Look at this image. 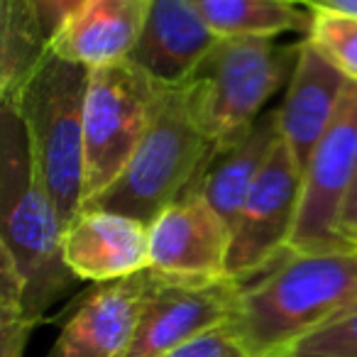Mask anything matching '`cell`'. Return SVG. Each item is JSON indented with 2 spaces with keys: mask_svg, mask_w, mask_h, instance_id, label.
Masks as SVG:
<instances>
[{
  "mask_svg": "<svg viewBox=\"0 0 357 357\" xmlns=\"http://www.w3.org/2000/svg\"><path fill=\"white\" fill-rule=\"evenodd\" d=\"M303 40L357 86V15L328 8H308V30Z\"/></svg>",
  "mask_w": 357,
  "mask_h": 357,
  "instance_id": "19",
  "label": "cell"
},
{
  "mask_svg": "<svg viewBox=\"0 0 357 357\" xmlns=\"http://www.w3.org/2000/svg\"><path fill=\"white\" fill-rule=\"evenodd\" d=\"M213 144L201 128L189 89H159L152 118L115 181L84 208H103L152 223L164 208L196 189L213 162Z\"/></svg>",
  "mask_w": 357,
  "mask_h": 357,
  "instance_id": "3",
  "label": "cell"
},
{
  "mask_svg": "<svg viewBox=\"0 0 357 357\" xmlns=\"http://www.w3.org/2000/svg\"><path fill=\"white\" fill-rule=\"evenodd\" d=\"M64 223L32 162L25 125L13 105H0V255L25 289L35 323L74 282L64 259Z\"/></svg>",
  "mask_w": 357,
  "mask_h": 357,
  "instance_id": "2",
  "label": "cell"
},
{
  "mask_svg": "<svg viewBox=\"0 0 357 357\" xmlns=\"http://www.w3.org/2000/svg\"><path fill=\"white\" fill-rule=\"evenodd\" d=\"M50 32L32 0H0V103H13L50 56Z\"/></svg>",
  "mask_w": 357,
  "mask_h": 357,
  "instance_id": "17",
  "label": "cell"
},
{
  "mask_svg": "<svg viewBox=\"0 0 357 357\" xmlns=\"http://www.w3.org/2000/svg\"><path fill=\"white\" fill-rule=\"evenodd\" d=\"M347 89L350 81L328 64L306 40H301L296 66L287 84L282 105L277 108L282 139L301 169L337 118Z\"/></svg>",
  "mask_w": 357,
  "mask_h": 357,
  "instance_id": "15",
  "label": "cell"
},
{
  "mask_svg": "<svg viewBox=\"0 0 357 357\" xmlns=\"http://www.w3.org/2000/svg\"><path fill=\"white\" fill-rule=\"evenodd\" d=\"M306 8H328V10H340L357 15V0H303Z\"/></svg>",
  "mask_w": 357,
  "mask_h": 357,
  "instance_id": "25",
  "label": "cell"
},
{
  "mask_svg": "<svg viewBox=\"0 0 357 357\" xmlns=\"http://www.w3.org/2000/svg\"><path fill=\"white\" fill-rule=\"evenodd\" d=\"M340 235H342V240H345V245L357 248V162H355V176H352L350 194H347V204H345V211H342Z\"/></svg>",
  "mask_w": 357,
  "mask_h": 357,
  "instance_id": "24",
  "label": "cell"
},
{
  "mask_svg": "<svg viewBox=\"0 0 357 357\" xmlns=\"http://www.w3.org/2000/svg\"><path fill=\"white\" fill-rule=\"evenodd\" d=\"M357 162V86L350 84L340 113L303 167L301 204L289 252L350 248L340 235L342 211Z\"/></svg>",
  "mask_w": 357,
  "mask_h": 357,
  "instance_id": "8",
  "label": "cell"
},
{
  "mask_svg": "<svg viewBox=\"0 0 357 357\" xmlns=\"http://www.w3.org/2000/svg\"><path fill=\"white\" fill-rule=\"evenodd\" d=\"M162 357H250V352L245 350L230 323H225V326H218L184 345H178L176 350Z\"/></svg>",
  "mask_w": 357,
  "mask_h": 357,
  "instance_id": "21",
  "label": "cell"
},
{
  "mask_svg": "<svg viewBox=\"0 0 357 357\" xmlns=\"http://www.w3.org/2000/svg\"><path fill=\"white\" fill-rule=\"evenodd\" d=\"M230 245V225L194 189L149 223V269L169 279H223Z\"/></svg>",
  "mask_w": 357,
  "mask_h": 357,
  "instance_id": "10",
  "label": "cell"
},
{
  "mask_svg": "<svg viewBox=\"0 0 357 357\" xmlns=\"http://www.w3.org/2000/svg\"><path fill=\"white\" fill-rule=\"evenodd\" d=\"M86 86L89 69L50 52L13 105L25 125L32 162L64 228L84 208Z\"/></svg>",
  "mask_w": 357,
  "mask_h": 357,
  "instance_id": "4",
  "label": "cell"
},
{
  "mask_svg": "<svg viewBox=\"0 0 357 357\" xmlns=\"http://www.w3.org/2000/svg\"><path fill=\"white\" fill-rule=\"evenodd\" d=\"M301 164L279 139L233 225L230 279L252 282L289 252L301 204Z\"/></svg>",
  "mask_w": 357,
  "mask_h": 357,
  "instance_id": "7",
  "label": "cell"
},
{
  "mask_svg": "<svg viewBox=\"0 0 357 357\" xmlns=\"http://www.w3.org/2000/svg\"><path fill=\"white\" fill-rule=\"evenodd\" d=\"M298 45L301 40L277 45L267 37H230L215 45L186 84L213 154L235 147L267 113L264 105L291 79Z\"/></svg>",
  "mask_w": 357,
  "mask_h": 357,
  "instance_id": "5",
  "label": "cell"
},
{
  "mask_svg": "<svg viewBox=\"0 0 357 357\" xmlns=\"http://www.w3.org/2000/svg\"><path fill=\"white\" fill-rule=\"evenodd\" d=\"M296 3H301V6H303V0H296Z\"/></svg>",
  "mask_w": 357,
  "mask_h": 357,
  "instance_id": "26",
  "label": "cell"
},
{
  "mask_svg": "<svg viewBox=\"0 0 357 357\" xmlns=\"http://www.w3.org/2000/svg\"><path fill=\"white\" fill-rule=\"evenodd\" d=\"M159 89L132 61L89 71L86 86L84 206L115 181L152 118Z\"/></svg>",
  "mask_w": 357,
  "mask_h": 357,
  "instance_id": "6",
  "label": "cell"
},
{
  "mask_svg": "<svg viewBox=\"0 0 357 357\" xmlns=\"http://www.w3.org/2000/svg\"><path fill=\"white\" fill-rule=\"evenodd\" d=\"M279 139H282V130H279V115L274 108L259 115L255 128L235 147L215 154L213 162L201 174L196 191L204 194V199L230 225V230Z\"/></svg>",
  "mask_w": 357,
  "mask_h": 357,
  "instance_id": "16",
  "label": "cell"
},
{
  "mask_svg": "<svg viewBox=\"0 0 357 357\" xmlns=\"http://www.w3.org/2000/svg\"><path fill=\"white\" fill-rule=\"evenodd\" d=\"M194 6L220 37H267L308 30V8L296 0H194Z\"/></svg>",
  "mask_w": 357,
  "mask_h": 357,
  "instance_id": "18",
  "label": "cell"
},
{
  "mask_svg": "<svg viewBox=\"0 0 357 357\" xmlns=\"http://www.w3.org/2000/svg\"><path fill=\"white\" fill-rule=\"evenodd\" d=\"M274 357H357V308L298 337Z\"/></svg>",
  "mask_w": 357,
  "mask_h": 357,
  "instance_id": "20",
  "label": "cell"
},
{
  "mask_svg": "<svg viewBox=\"0 0 357 357\" xmlns=\"http://www.w3.org/2000/svg\"><path fill=\"white\" fill-rule=\"evenodd\" d=\"M64 259L76 279L118 282L149 269V225L132 215L81 208L64 230Z\"/></svg>",
  "mask_w": 357,
  "mask_h": 357,
  "instance_id": "13",
  "label": "cell"
},
{
  "mask_svg": "<svg viewBox=\"0 0 357 357\" xmlns=\"http://www.w3.org/2000/svg\"><path fill=\"white\" fill-rule=\"evenodd\" d=\"M152 0H84L52 35L50 52L84 69L128 61L142 37Z\"/></svg>",
  "mask_w": 357,
  "mask_h": 357,
  "instance_id": "14",
  "label": "cell"
},
{
  "mask_svg": "<svg viewBox=\"0 0 357 357\" xmlns=\"http://www.w3.org/2000/svg\"><path fill=\"white\" fill-rule=\"evenodd\" d=\"M357 308V248L287 252L243 284L230 328L250 357H274Z\"/></svg>",
  "mask_w": 357,
  "mask_h": 357,
  "instance_id": "1",
  "label": "cell"
},
{
  "mask_svg": "<svg viewBox=\"0 0 357 357\" xmlns=\"http://www.w3.org/2000/svg\"><path fill=\"white\" fill-rule=\"evenodd\" d=\"M238 279H169L154 272L147 303L128 357H162L178 345L233 321Z\"/></svg>",
  "mask_w": 357,
  "mask_h": 357,
  "instance_id": "9",
  "label": "cell"
},
{
  "mask_svg": "<svg viewBox=\"0 0 357 357\" xmlns=\"http://www.w3.org/2000/svg\"><path fill=\"white\" fill-rule=\"evenodd\" d=\"M84 0H32L37 15H40L42 25L47 27L50 37L56 32V27L64 22V17L74 10L76 6H81Z\"/></svg>",
  "mask_w": 357,
  "mask_h": 357,
  "instance_id": "23",
  "label": "cell"
},
{
  "mask_svg": "<svg viewBox=\"0 0 357 357\" xmlns=\"http://www.w3.org/2000/svg\"><path fill=\"white\" fill-rule=\"evenodd\" d=\"M154 272L96 284L61 326L47 357H128Z\"/></svg>",
  "mask_w": 357,
  "mask_h": 357,
  "instance_id": "11",
  "label": "cell"
},
{
  "mask_svg": "<svg viewBox=\"0 0 357 357\" xmlns=\"http://www.w3.org/2000/svg\"><path fill=\"white\" fill-rule=\"evenodd\" d=\"M37 328L27 316H0V357H22Z\"/></svg>",
  "mask_w": 357,
  "mask_h": 357,
  "instance_id": "22",
  "label": "cell"
},
{
  "mask_svg": "<svg viewBox=\"0 0 357 357\" xmlns=\"http://www.w3.org/2000/svg\"><path fill=\"white\" fill-rule=\"evenodd\" d=\"M218 42L194 0H152L130 61L157 86L176 89L194 79Z\"/></svg>",
  "mask_w": 357,
  "mask_h": 357,
  "instance_id": "12",
  "label": "cell"
}]
</instances>
